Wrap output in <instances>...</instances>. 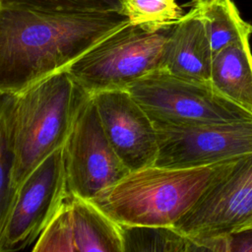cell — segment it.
<instances>
[{
  "label": "cell",
  "mask_w": 252,
  "mask_h": 252,
  "mask_svg": "<svg viewBox=\"0 0 252 252\" xmlns=\"http://www.w3.org/2000/svg\"><path fill=\"white\" fill-rule=\"evenodd\" d=\"M154 125L158 143L155 165L200 167L252 153V120L197 125Z\"/></svg>",
  "instance_id": "obj_9"
},
{
  "label": "cell",
  "mask_w": 252,
  "mask_h": 252,
  "mask_svg": "<svg viewBox=\"0 0 252 252\" xmlns=\"http://www.w3.org/2000/svg\"><path fill=\"white\" fill-rule=\"evenodd\" d=\"M251 224H252V220H251V221H250V223L248 225H251Z\"/></svg>",
  "instance_id": "obj_21"
},
{
  "label": "cell",
  "mask_w": 252,
  "mask_h": 252,
  "mask_svg": "<svg viewBox=\"0 0 252 252\" xmlns=\"http://www.w3.org/2000/svg\"><path fill=\"white\" fill-rule=\"evenodd\" d=\"M169 31L154 32L128 24L90 48L66 71L89 94L126 89L160 69Z\"/></svg>",
  "instance_id": "obj_4"
},
{
  "label": "cell",
  "mask_w": 252,
  "mask_h": 252,
  "mask_svg": "<svg viewBox=\"0 0 252 252\" xmlns=\"http://www.w3.org/2000/svg\"><path fill=\"white\" fill-rule=\"evenodd\" d=\"M130 25L148 31L171 28L183 15L176 0H118Z\"/></svg>",
  "instance_id": "obj_16"
},
{
  "label": "cell",
  "mask_w": 252,
  "mask_h": 252,
  "mask_svg": "<svg viewBox=\"0 0 252 252\" xmlns=\"http://www.w3.org/2000/svg\"><path fill=\"white\" fill-rule=\"evenodd\" d=\"M13 96L0 94V232L16 191L13 184L14 156L10 128Z\"/></svg>",
  "instance_id": "obj_17"
},
{
  "label": "cell",
  "mask_w": 252,
  "mask_h": 252,
  "mask_svg": "<svg viewBox=\"0 0 252 252\" xmlns=\"http://www.w3.org/2000/svg\"><path fill=\"white\" fill-rule=\"evenodd\" d=\"M250 38L233 42L213 55L211 84L222 95L252 113Z\"/></svg>",
  "instance_id": "obj_13"
},
{
  "label": "cell",
  "mask_w": 252,
  "mask_h": 252,
  "mask_svg": "<svg viewBox=\"0 0 252 252\" xmlns=\"http://www.w3.org/2000/svg\"><path fill=\"white\" fill-rule=\"evenodd\" d=\"M32 252H123L119 223L91 199L69 193Z\"/></svg>",
  "instance_id": "obj_10"
},
{
  "label": "cell",
  "mask_w": 252,
  "mask_h": 252,
  "mask_svg": "<svg viewBox=\"0 0 252 252\" xmlns=\"http://www.w3.org/2000/svg\"><path fill=\"white\" fill-rule=\"evenodd\" d=\"M126 90L155 124L197 125L252 120V113L231 101L211 83L151 72Z\"/></svg>",
  "instance_id": "obj_5"
},
{
  "label": "cell",
  "mask_w": 252,
  "mask_h": 252,
  "mask_svg": "<svg viewBox=\"0 0 252 252\" xmlns=\"http://www.w3.org/2000/svg\"><path fill=\"white\" fill-rule=\"evenodd\" d=\"M213 50L201 9L193 7L171 28L159 70L176 77L211 83Z\"/></svg>",
  "instance_id": "obj_12"
},
{
  "label": "cell",
  "mask_w": 252,
  "mask_h": 252,
  "mask_svg": "<svg viewBox=\"0 0 252 252\" xmlns=\"http://www.w3.org/2000/svg\"><path fill=\"white\" fill-rule=\"evenodd\" d=\"M193 3V7H199L203 8L209 4H211L215 0H190Z\"/></svg>",
  "instance_id": "obj_20"
},
{
  "label": "cell",
  "mask_w": 252,
  "mask_h": 252,
  "mask_svg": "<svg viewBox=\"0 0 252 252\" xmlns=\"http://www.w3.org/2000/svg\"><path fill=\"white\" fill-rule=\"evenodd\" d=\"M123 252H202L198 241L174 226L119 224Z\"/></svg>",
  "instance_id": "obj_14"
},
{
  "label": "cell",
  "mask_w": 252,
  "mask_h": 252,
  "mask_svg": "<svg viewBox=\"0 0 252 252\" xmlns=\"http://www.w3.org/2000/svg\"><path fill=\"white\" fill-rule=\"evenodd\" d=\"M3 2H18L46 6H90L118 3V0H0Z\"/></svg>",
  "instance_id": "obj_19"
},
{
  "label": "cell",
  "mask_w": 252,
  "mask_h": 252,
  "mask_svg": "<svg viewBox=\"0 0 252 252\" xmlns=\"http://www.w3.org/2000/svg\"><path fill=\"white\" fill-rule=\"evenodd\" d=\"M103 132L130 170L154 165L158 153L156 127L126 89L91 94Z\"/></svg>",
  "instance_id": "obj_11"
},
{
  "label": "cell",
  "mask_w": 252,
  "mask_h": 252,
  "mask_svg": "<svg viewBox=\"0 0 252 252\" xmlns=\"http://www.w3.org/2000/svg\"><path fill=\"white\" fill-rule=\"evenodd\" d=\"M226 252H252V224L225 236Z\"/></svg>",
  "instance_id": "obj_18"
},
{
  "label": "cell",
  "mask_w": 252,
  "mask_h": 252,
  "mask_svg": "<svg viewBox=\"0 0 252 252\" xmlns=\"http://www.w3.org/2000/svg\"><path fill=\"white\" fill-rule=\"evenodd\" d=\"M200 9L207 25L213 55L252 35V25L241 18L232 0H215Z\"/></svg>",
  "instance_id": "obj_15"
},
{
  "label": "cell",
  "mask_w": 252,
  "mask_h": 252,
  "mask_svg": "<svg viewBox=\"0 0 252 252\" xmlns=\"http://www.w3.org/2000/svg\"><path fill=\"white\" fill-rule=\"evenodd\" d=\"M62 150L71 194L92 200L130 172L109 144L91 94L82 105Z\"/></svg>",
  "instance_id": "obj_8"
},
{
  "label": "cell",
  "mask_w": 252,
  "mask_h": 252,
  "mask_svg": "<svg viewBox=\"0 0 252 252\" xmlns=\"http://www.w3.org/2000/svg\"><path fill=\"white\" fill-rule=\"evenodd\" d=\"M231 160L189 168L146 166L92 201L119 224L173 226Z\"/></svg>",
  "instance_id": "obj_2"
},
{
  "label": "cell",
  "mask_w": 252,
  "mask_h": 252,
  "mask_svg": "<svg viewBox=\"0 0 252 252\" xmlns=\"http://www.w3.org/2000/svg\"><path fill=\"white\" fill-rule=\"evenodd\" d=\"M252 220V153L231 160L173 225L201 241L224 237Z\"/></svg>",
  "instance_id": "obj_7"
},
{
  "label": "cell",
  "mask_w": 252,
  "mask_h": 252,
  "mask_svg": "<svg viewBox=\"0 0 252 252\" xmlns=\"http://www.w3.org/2000/svg\"><path fill=\"white\" fill-rule=\"evenodd\" d=\"M68 194L61 147L17 187L0 232V252L32 250Z\"/></svg>",
  "instance_id": "obj_6"
},
{
  "label": "cell",
  "mask_w": 252,
  "mask_h": 252,
  "mask_svg": "<svg viewBox=\"0 0 252 252\" xmlns=\"http://www.w3.org/2000/svg\"><path fill=\"white\" fill-rule=\"evenodd\" d=\"M89 96L67 71L13 96L10 128L15 190L45 158L64 145Z\"/></svg>",
  "instance_id": "obj_3"
},
{
  "label": "cell",
  "mask_w": 252,
  "mask_h": 252,
  "mask_svg": "<svg viewBox=\"0 0 252 252\" xmlns=\"http://www.w3.org/2000/svg\"><path fill=\"white\" fill-rule=\"evenodd\" d=\"M128 24L119 3L46 6L0 1V94H18L66 71Z\"/></svg>",
  "instance_id": "obj_1"
}]
</instances>
